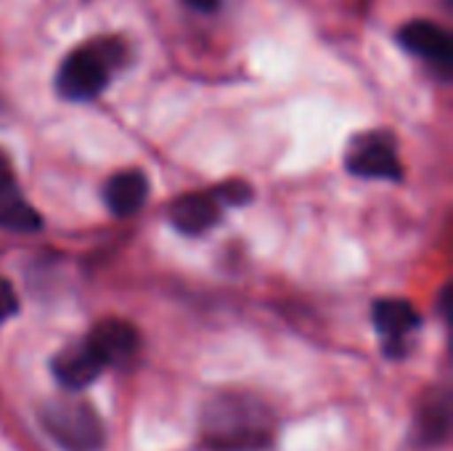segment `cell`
Listing matches in <instances>:
<instances>
[{"label":"cell","instance_id":"277c9868","mask_svg":"<svg viewBox=\"0 0 453 451\" xmlns=\"http://www.w3.org/2000/svg\"><path fill=\"white\" fill-rule=\"evenodd\" d=\"M345 165L358 178H382V181H398L401 178V162L395 154V144L385 133H366L353 138Z\"/></svg>","mask_w":453,"mask_h":451},{"label":"cell","instance_id":"7c38bea8","mask_svg":"<svg viewBox=\"0 0 453 451\" xmlns=\"http://www.w3.org/2000/svg\"><path fill=\"white\" fill-rule=\"evenodd\" d=\"M0 229L27 234V231L40 229V215L13 189H8V191H0Z\"/></svg>","mask_w":453,"mask_h":451},{"label":"cell","instance_id":"3957f363","mask_svg":"<svg viewBox=\"0 0 453 451\" xmlns=\"http://www.w3.org/2000/svg\"><path fill=\"white\" fill-rule=\"evenodd\" d=\"M42 428L64 451L104 449V423L85 401L53 399L42 409Z\"/></svg>","mask_w":453,"mask_h":451},{"label":"cell","instance_id":"7a4b0ae2","mask_svg":"<svg viewBox=\"0 0 453 451\" xmlns=\"http://www.w3.org/2000/svg\"><path fill=\"white\" fill-rule=\"evenodd\" d=\"M127 51L119 40H98L72 51L56 74V90L66 101H90L111 80V69L125 61Z\"/></svg>","mask_w":453,"mask_h":451},{"label":"cell","instance_id":"6da1fadb","mask_svg":"<svg viewBox=\"0 0 453 451\" xmlns=\"http://www.w3.org/2000/svg\"><path fill=\"white\" fill-rule=\"evenodd\" d=\"M202 428L215 451H257L268 444L271 417L263 404L242 393H223L207 407Z\"/></svg>","mask_w":453,"mask_h":451},{"label":"cell","instance_id":"5bb4252c","mask_svg":"<svg viewBox=\"0 0 453 451\" xmlns=\"http://www.w3.org/2000/svg\"><path fill=\"white\" fill-rule=\"evenodd\" d=\"M16 306H19V300H16L13 287L5 279H0V322H5L8 316H13L16 314Z\"/></svg>","mask_w":453,"mask_h":451},{"label":"cell","instance_id":"8992f818","mask_svg":"<svg viewBox=\"0 0 453 451\" xmlns=\"http://www.w3.org/2000/svg\"><path fill=\"white\" fill-rule=\"evenodd\" d=\"M374 324L388 343L390 356L406 354V338L419 327V314L406 300H380L374 306Z\"/></svg>","mask_w":453,"mask_h":451},{"label":"cell","instance_id":"9c48e42d","mask_svg":"<svg viewBox=\"0 0 453 451\" xmlns=\"http://www.w3.org/2000/svg\"><path fill=\"white\" fill-rule=\"evenodd\" d=\"M220 218V205L212 194H186L170 207V221L183 234H204L210 231Z\"/></svg>","mask_w":453,"mask_h":451},{"label":"cell","instance_id":"2e32d148","mask_svg":"<svg viewBox=\"0 0 453 451\" xmlns=\"http://www.w3.org/2000/svg\"><path fill=\"white\" fill-rule=\"evenodd\" d=\"M191 8H196V11H204V13H210V11H215L218 5H220V0H186Z\"/></svg>","mask_w":453,"mask_h":451},{"label":"cell","instance_id":"5b68a950","mask_svg":"<svg viewBox=\"0 0 453 451\" xmlns=\"http://www.w3.org/2000/svg\"><path fill=\"white\" fill-rule=\"evenodd\" d=\"M398 43H401L409 53H414V56H419V58H425V61H430L433 66H441L443 74H449V69H451L453 45L449 32H446L441 24L427 21V19H414V21H409V24L401 27Z\"/></svg>","mask_w":453,"mask_h":451},{"label":"cell","instance_id":"ba28073f","mask_svg":"<svg viewBox=\"0 0 453 451\" xmlns=\"http://www.w3.org/2000/svg\"><path fill=\"white\" fill-rule=\"evenodd\" d=\"M88 343L101 356V362L109 367V364H122L135 354L138 335L130 324H125L119 319H106L90 332Z\"/></svg>","mask_w":453,"mask_h":451},{"label":"cell","instance_id":"8fae6325","mask_svg":"<svg viewBox=\"0 0 453 451\" xmlns=\"http://www.w3.org/2000/svg\"><path fill=\"white\" fill-rule=\"evenodd\" d=\"M451 428V401L449 393H433V401L425 404L419 415V436L427 444H441Z\"/></svg>","mask_w":453,"mask_h":451},{"label":"cell","instance_id":"9a60e30c","mask_svg":"<svg viewBox=\"0 0 453 451\" xmlns=\"http://www.w3.org/2000/svg\"><path fill=\"white\" fill-rule=\"evenodd\" d=\"M8 189H13V170H11L8 157L0 152V191H8Z\"/></svg>","mask_w":453,"mask_h":451},{"label":"cell","instance_id":"4fadbf2b","mask_svg":"<svg viewBox=\"0 0 453 451\" xmlns=\"http://www.w3.org/2000/svg\"><path fill=\"white\" fill-rule=\"evenodd\" d=\"M212 197H215L218 205H244V202L252 199V189L244 181H228V183L218 186L212 191Z\"/></svg>","mask_w":453,"mask_h":451},{"label":"cell","instance_id":"30bf717a","mask_svg":"<svg viewBox=\"0 0 453 451\" xmlns=\"http://www.w3.org/2000/svg\"><path fill=\"white\" fill-rule=\"evenodd\" d=\"M146 197H149V181L141 170H122V173L111 175L104 189L106 207L119 218L141 210Z\"/></svg>","mask_w":453,"mask_h":451},{"label":"cell","instance_id":"52a82bcc","mask_svg":"<svg viewBox=\"0 0 453 451\" xmlns=\"http://www.w3.org/2000/svg\"><path fill=\"white\" fill-rule=\"evenodd\" d=\"M104 362L101 356L90 348V343H77L64 348L56 359H53V375L56 380L69 388V391H80L85 385H90L101 372H104Z\"/></svg>","mask_w":453,"mask_h":451}]
</instances>
